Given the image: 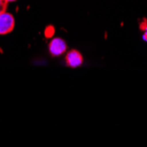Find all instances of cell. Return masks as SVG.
Segmentation results:
<instances>
[{
	"mask_svg": "<svg viewBox=\"0 0 147 147\" xmlns=\"http://www.w3.org/2000/svg\"><path fill=\"white\" fill-rule=\"evenodd\" d=\"M15 20L11 13L4 12L0 14V34H7L14 28Z\"/></svg>",
	"mask_w": 147,
	"mask_h": 147,
	"instance_id": "obj_1",
	"label": "cell"
},
{
	"mask_svg": "<svg viewBox=\"0 0 147 147\" xmlns=\"http://www.w3.org/2000/svg\"><path fill=\"white\" fill-rule=\"evenodd\" d=\"M67 49L65 42L61 38H55L49 44V49L52 56H60Z\"/></svg>",
	"mask_w": 147,
	"mask_h": 147,
	"instance_id": "obj_2",
	"label": "cell"
},
{
	"mask_svg": "<svg viewBox=\"0 0 147 147\" xmlns=\"http://www.w3.org/2000/svg\"><path fill=\"white\" fill-rule=\"evenodd\" d=\"M65 61H66V64L68 66H70L71 68H76L82 64L83 57L80 54V52H78V50L71 49L66 55Z\"/></svg>",
	"mask_w": 147,
	"mask_h": 147,
	"instance_id": "obj_3",
	"label": "cell"
},
{
	"mask_svg": "<svg viewBox=\"0 0 147 147\" xmlns=\"http://www.w3.org/2000/svg\"><path fill=\"white\" fill-rule=\"evenodd\" d=\"M8 1L7 0H0V14L5 12L8 7Z\"/></svg>",
	"mask_w": 147,
	"mask_h": 147,
	"instance_id": "obj_4",
	"label": "cell"
},
{
	"mask_svg": "<svg viewBox=\"0 0 147 147\" xmlns=\"http://www.w3.org/2000/svg\"><path fill=\"white\" fill-rule=\"evenodd\" d=\"M54 33H55V28H53L52 26H49L46 28L45 29V36L47 38H50L54 35Z\"/></svg>",
	"mask_w": 147,
	"mask_h": 147,
	"instance_id": "obj_5",
	"label": "cell"
},
{
	"mask_svg": "<svg viewBox=\"0 0 147 147\" xmlns=\"http://www.w3.org/2000/svg\"><path fill=\"white\" fill-rule=\"evenodd\" d=\"M139 29L144 32L147 31V19H143V20L139 23Z\"/></svg>",
	"mask_w": 147,
	"mask_h": 147,
	"instance_id": "obj_6",
	"label": "cell"
},
{
	"mask_svg": "<svg viewBox=\"0 0 147 147\" xmlns=\"http://www.w3.org/2000/svg\"><path fill=\"white\" fill-rule=\"evenodd\" d=\"M143 39L144 40L145 42H147V31H145L144 34H143Z\"/></svg>",
	"mask_w": 147,
	"mask_h": 147,
	"instance_id": "obj_7",
	"label": "cell"
},
{
	"mask_svg": "<svg viewBox=\"0 0 147 147\" xmlns=\"http://www.w3.org/2000/svg\"><path fill=\"white\" fill-rule=\"evenodd\" d=\"M8 2H13V1H16V0H7Z\"/></svg>",
	"mask_w": 147,
	"mask_h": 147,
	"instance_id": "obj_8",
	"label": "cell"
}]
</instances>
